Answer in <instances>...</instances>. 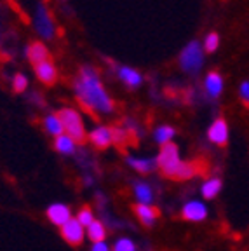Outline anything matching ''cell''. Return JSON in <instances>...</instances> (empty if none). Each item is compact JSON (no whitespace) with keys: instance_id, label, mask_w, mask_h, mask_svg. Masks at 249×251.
<instances>
[{"instance_id":"cell-12","label":"cell","mask_w":249,"mask_h":251,"mask_svg":"<svg viewBox=\"0 0 249 251\" xmlns=\"http://www.w3.org/2000/svg\"><path fill=\"white\" fill-rule=\"evenodd\" d=\"M223 87H225V82H223V77L218 72H209L206 75V78H204V89H206L207 96L218 98L220 94L223 93Z\"/></svg>"},{"instance_id":"cell-7","label":"cell","mask_w":249,"mask_h":251,"mask_svg":"<svg viewBox=\"0 0 249 251\" xmlns=\"http://www.w3.org/2000/svg\"><path fill=\"white\" fill-rule=\"evenodd\" d=\"M87 138H89L91 143L100 150H105V149H108L110 145H113V131L108 126H96L94 129H91Z\"/></svg>"},{"instance_id":"cell-6","label":"cell","mask_w":249,"mask_h":251,"mask_svg":"<svg viewBox=\"0 0 249 251\" xmlns=\"http://www.w3.org/2000/svg\"><path fill=\"white\" fill-rule=\"evenodd\" d=\"M61 235H63V239L70 244V246H80L82 241H84L86 232H84V227L78 224L77 218H70L61 227Z\"/></svg>"},{"instance_id":"cell-27","label":"cell","mask_w":249,"mask_h":251,"mask_svg":"<svg viewBox=\"0 0 249 251\" xmlns=\"http://www.w3.org/2000/svg\"><path fill=\"white\" fill-rule=\"evenodd\" d=\"M112 251H136V244L132 243L129 237H121V239L115 241Z\"/></svg>"},{"instance_id":"cell-21","label":"cell","mask_w":249,"mask_h":251,"mask_svg":"<svg viewBox=\"0 0 249 251\" xmlns=\"http://www.w3.org/2000/svg\"><path fill=\"white\" fill-rule=\"evenodd\" d=\"M134 197L138 199V204H152L153 199V190L148 183H140L134 185Z\"/></svg>"},{"instance_id":"cell-28","label":"cell","mask_w":249,"mask_h":251,"mask_svg":"<svg viewBox=\"0 0 249 251\" xmlns=\"http://www.w3.org/2000/svg\"><path fill=\"white\" fill-rule=\"evenodd\" d=\"M28 87V77L25 74H16L14 78H12V89L16 93H23Z\"/></svg>"},{"instance_id":"cell-30","label":"cell","mask_w":249,"mask_h":251,"mask_svg":"<svg viewBox=\"0 0 249 251\" xmlns=\"http://www.w3.org/2000/svg\"><path fill=\"white\" fill-rule=\"evenodd\" d=\"M91 251H110V248L106 246L105 243H96V244H93V250Z\"/></svg>"},{"instance_id":"cell-17","label":"cell","mask_w":249,"mask_h":251,"mask_svg":"<svg viewBox=\"0 0 249 251\" xmlns=\"http://www.w3.org/2000/svg\"><path fill=\"white\" fill-rule=\"evenodd\" d=\"M44 129L54 138L61 136V134L65 133V127H63V122L58 114L46 115V119H44Z\"/></svg>"},{"instance_id":"cell-18","label":"cell","mask_w":249,"mask_h":251,"mask_svg":"<svg viewBox=\"0 0 249 251\" xmlns=\"http://www.w3.org/2000/svg\"><path fill=\"white\" fill-rule=\"evenodd\" d=\"M86 234L94 244H96V243H105L106 228H105V225H103V222H100V220H94L93 224L86 228Z\"/></svg>"},{"instance_id":"cell-11","label":"cell","mask_w":249,"mask_h":251,"mask_svg":"<svg viewBox=\"0 0 249 251\" xmlns=\"http://www.w3.org/2000/svg\"><path fill=\"white\" fill-rule=\"evenodd\" d=\"M117 75H119V78H121V82L125 84L127 87H131V89H136V87H140L141 84H143L141 74L138 70H134L132 67L122 65V67H119Z\"/></svg>"},{"instance_id":"cell-4","label":"cell","mask_w":249,"mask_h":251,"mask_svg":"<svg viewBox=\"0 0 249 251\" xmlns=\"http://www.w3.org/2000/svg\"><path fill=\"white\" fill-rule=\"evenodd\" d=\"M58 115L63 122V127H65V134H68L77 143L86 140V126H84V119L78 114V110L66 106V108L59 110Z\"/></svg>"},{"instance_id":"cell-2","label":"cell","mask_w":249,"mask_h":251,"mask_svg":"<svg viewBox=\"0 0 249 251\" xmlns=\"http://www.w3.org/2000/svg\"><path fill=\"white\" fill-rule=\"evenodd\" d=\"M157 168L160 169L164 176L173 178L174 180L176 175H178L179 168H181V157H179V149L174 143H168V145L160 147V152L157 155Z\"/></svg>"},{"instance_id":"cell-9","label":"cell","mask_w":249,"mask_h":251,"mask_svg":"<svg viewBox=\"0 0 249 251\" xmlns=\"http://www.w3.org/2000/svg\"><path fill=\"white\" fill-rule=\"evenodd\" d=\"M181 216L188 222H202L207 216V208L200 201H190L181 209Z\"/></svg>"},{"instance_id":"cell-3","label":"cell","mask_w":249,"mask_h":251,"mask_svg":"<svg viewBox=\"0 0 249 251\" xmlns=\"http://www.w3.org/2000/svg\"><path fill=\"white\" fill-rule=\"evenodd\" d=\"M204 47L197 40H190L179 52V67L187 74H197L204 65Z\"/></svg>"},{"instance_id":"cell-13","label":"cell","mask_w":249,"mask_h":251,"mask_svg":"<svg viewBox=\"0 0 249 251\" xmlns=\"http://www.w3.org/2000/svg\"><path fill=\"white\" fill-rule=\"evenodd\" d=\"M35 75L40 82L51 86V84H54L56 77H58V72H56L54 63H52L51 59H47V61H42V63H39V65H35Z\"/></svg>"},{"instance_id":"cell-24","label":"cell","mask_w":249,"mask_h":251,"mask_svg":"<svg viewBox=\"0 0 249 251\" xmlns=\"http://www.w3.org/2000/svg\"><path fill=\"white\" fill-rule=\"evenodd\" d=\"M112 131H113V145H117V147L127 145L131 134H129V129L125 126L124 127H122V126H115V127H112Z\"/></svg>"},{"instance_id":"cell-25","label":"cell","mask_w":249,"mask_h":251,"mask_svg":"<svg viewBox=\"0 0 249 251\" xmlns=\"http://www.w3.org/2000/svg\"><path fill=\"white\" fill-rule=\"evenodd\" d=\"M77 220H78V224H80L82 227L87 228L94 222V213H93V209H91L89 206H84V208H82L80 211H78Z\"/></svg>"},{"instance_id":"cell-1","label":"cell","mask_w":249,"mask_h":251,"mask_svg":"<svg viewBox=\"0 0 249 251\" xmlns=\"http://www.w3.org/2000/svg\"><path fill=\"white\" fill-rule=\"evenodd\" d=\"M75 98L82 106L93 114L108 115L115 110L112 96L103 86L101 77L93 67H82L74 80Z\"/></svg>"},{"instance_id":"cell-20","label":"cell","mask_w":249,"mask_h":251,"mask_svg":"<svg viewBox=\"0 0 249 251\" xmlns=\"http://www.w3.org/2000/svg\"><path fill=\"white\" fill-rule=\"evenodd\" d=\"M176 131L173 126L169 124H164V126H159L155 129V133H153V138H155V141L159 143L160 147L162 145H168V143H171L173 138H174Z\"/></svg>"},{"instance_id":"cell-5","label":"cell","mask_w":249,"mask_h":251,"mask_svg":"<svg viewBox=\"0 0 249 251\" xmlns=\"http://www.w3.org/2000/svg\"><path fill=\"white\" fill-rule=\"evenodd\" d=\"M33 26H35V31L44 40L54 39L56 23L52 20L51 12L46 9V5H37L35 14H33Z\"/></svg>"},{"instance_id":"cell-29","label":"cell","mask_w":249,"mask_h":251,"mask_svg":"<svg viewBox=\"0 0 249 251\" xmlns=\"http://www.w3.org/2000/svg\"><path fill=\"white\" fill-rule=\"evenodd\" d=\"M239 96H241V100L246 105H249V80H244V82L241 84V87H239Z\"/></svg>"},{"instance_id":"cell-10","label":"cell","mask_w":249,"mask_h":251,"mask_svg":"<svg viewBox=\"0 0 249 251\" xmlns=\"http://www.w3.org/2000/svg\"><path fill=\"white\" fill-rule=\"evenodd\" d=\"M47 218L49 222L58 227H63V225L72 218V211L70 208L66 206V204H51L49 208H47Z\"/></svg>"},{"instance_id":"cell-23","label":"cell","mask_w":249,"mask_h":251,"mask_svg":"<svg viewBox=\"0 0 249 251\" xmlns=\"http://www.w3.org/2000/svg\"><path fill=\"white\" fill-rule=\"evenodd\" d=\"M197 173H199L197 162L183 161V162H181V168H179V171H178V175H176L174 180H190V178H194Z\"/></svg>"},{"instance_id":"cell-19","label":"cell","mask_w":249,"mask_h":251,"mask_svg":"<svg viewBox=\"0 0 249 251\" xmlns=\"http://www.w3.org/2000/svg\"><path fill=\"white\" fill-rule=\"evenodd\" d=\"M75 147H77V141L72 140V138L65 133L54 140V149L58 150L59 153H63V155H72V153L75 152Z\"/></svg>"},{"instance_id":"cell-22","label":"cell","mask_w":249,"mask_h":251,"mask_svg":"<svg viewBox=\"0 0 249 251\" xmlns=\"http://www.w3.org/2000/svg\"><path fill=\"white\" fill-rule=\"evenodd\" d=\"M220 190H222V180L220 178H209V180L204 181L202 188H200L204 199H214L220 194Z\"/></svg>"},{"instance_id":"cell-26","label":"cell","mask_w":249,"mask_h":251,"mask_svg":"<svg viewBox=\"0 0 249 251\" xmlns=\"http://www.w3.org/2000/svg\"><path fill=\"white\" fill-rule=\"evenodd\" d=\"M202 47H204V51H207V52L216 51V49L220 47V35L218 33H207L206 39H204Z\"/></svg>"},{"instance_id":"cell-8","label":"cell","mask_w":249,"mask_h":251,"mask_svg":"<svg viewBox=\"0 0 249 251\" xmlns=\"http://www.w3.org/2000/svg\"><path fill=\"white\" fill-rule=\"evenodd\" d=\"M207 138H209L211 143L218 147H225L226 141H228V124H226L225 119H216V121L211 124L209 131H207Z\"/></svg>"},{"instance_id":"cell-14","label":"cell","mask_w":249,"mask_h":251,"mask_svg":"<svg viewBox=\"0 0 249 251\" xmlns=\"http://www.w3.org/2000/svg\"><path fill=\"white\" fill-rule=\"evenodd\" d=\"M134 213H136L141 224L147 225V227H152L155 224V220L159 218V211H157V208H153L152 204H136Z\"/></svg>"},{"instance_id":"cell-16","label":"cell","mask_w":249,"mask_h":251,"mask_svg":"<svg viewBox=\"0 0 249 251\" xmlns=\"http://www.w3.org/2000/svg\"><path fill=\"white\" fill-rule=\"evenodd\" d=\"M127 164L131 166L132 169H136L138 173L141 175H148V173H152L153 169L157 168V161L153 159H145V157H127Z\"/></svg>"},{"instance_id":"cell-15","label":"cell","mask_w":249,"mask_h":251,"mask_svg":"<svg viewBox=\"0 0 249 251\" xmlns=\"http://www.w3.org/2000/svg\"><path fill=\"white\" fill-rule=\"evenodd\" d=\"M26 56L33 65H39V63L49 59V49H47L44 42H33L28 46Z\"/></svg>"}]
</instances>
